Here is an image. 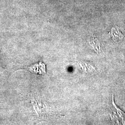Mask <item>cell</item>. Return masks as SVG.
Listing matches in <instances>:
<instances>
[{
    "label": "cell",
    "mask_w": 125,
    "mask_h": 125,
    "mask_svg": "<svg viewBox=\"0 0 125 125\" xmlns=\"http://www.w3.org/2000/svg\"><path fill=\"white\" fill-rule=\"evenodd\" d=\"M113 115V119L115 121H117L118 123H121L122 124H125V113L123 112L120 108L116 106L114 102V94L112 97V107L111 108Z\"/></svg>",
    "instance_id": "6da1fadb"
}]
</instances>
